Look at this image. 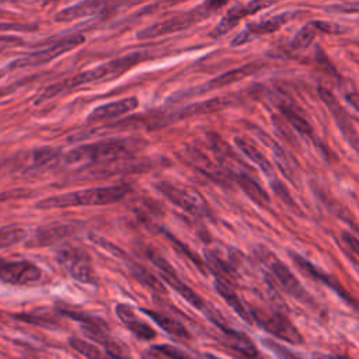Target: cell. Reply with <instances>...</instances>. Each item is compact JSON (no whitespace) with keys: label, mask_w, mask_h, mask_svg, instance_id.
<instances>
[{"label":"cell","mask_w":359,"mask_h":359,"mask_svg":"<svg viewBox=\"0 0 359 359\" xmlns=\"http://www.w3.org/2000/svg\"><path fill=\"white\" fill-rule=\"evenodd\" d=\"M128 185H108L81 191H72L59 195H52L36 202L38 209H62L76 206H101L115 203L130 194Z\"/></svg>","instance_id":"2"},{"label":"cell","mask_w":359,"mask_h":359,"mask_svg":"<svg viewBox=\"0 0 359 359\" xmlns=\"http://www.w3.org/2000/svg\"><path fill=\"white\" fill-rule=\"evenodd\" d=\"M223 334H224L226 345L234 352H237L238 355H243L247 358H254L258 355L255 345L251 342V339L245 334L234 331L231 328H226Z\"/></svg>","instance_id":"24"},{"label":"cell","mask_w":359,"mask_h":359,"mask_svg":"<svg viewBox=\"0 0 359 359\" xmlns=\"http://www.w3.org/2000/svg\"><path fill=\"white\" fill-rule=\"evenodd\" d=\"M0 1H4V0H0Z\"/></svg>","instance_id":"44"},{"label":"cell","mask_w":359,"mask_h":359,"mask_svg":"<svg viewBox=\"0 0 359 359\" xmlns=\"http://www.w3.org/2000/svg\"><path fill=\"white\" fill-rule=\"evenodd\" d=\"M342 32V27L335 22L328 21H309L306 25L302 27V29L294 35V38L290 42V46L293 49H304L316 39L318 34H339Z\"/></svg>","instance_id":"18"},{"label":"cell","mask_w":359,"mask_h":359,"mask_svg":"<svg viewBox=\"0 0 359 359\" xmlns=\"http://www.w3.org/2000/svg\"><path fill=\"white\" fill-rule=\"evenodd\" d=\"M265 345H268L269 346V349H272L276 355H279V356H294V353H292V352H289V351H286V349H283V346H280V345H278V344H275V342H272V341H265Z\"/></svg>","instance_id":"42"},{"label":"cell","mask_w":359,"mask_h":359,"mask_svg":"<svg viewBox=\"0 0 359 359\" xmlns=\"http://www.w3.org/2000/svg\"><path fill=\"white\" fill-rule=\"evenodd\" d=\"M146 254H147L149 259L160 269L163 279H164L175 292H178L189 304H192L195 309L201 310V311H202L212 323H215L222 331H224L226 328H229L227 324H226V321H224V318H223V316H222L215 307H212V306L209 304V302H206L202 296H199L194 289H191L188 285H185V283L177 276V273L174 272L172 266H171L157 251H154V250H151V248H147Z\"/></svg>","instance_id":"4"},{"label":"cell","mask_w":359,"mask_h":359,"mask_svg":"<svg viewBox=\"0 0 359 359\" xmlns=\"http://www.w3.org/2000/svg\"><path fill=\"white\" fill-rule=\"evenodd\" d=\"M271 185H272L273 191L276 192V195H278V196H279L285 203H287V205H290V206H294L293 198L290 196V194L287 192L286 187H285L282 182H279V181H276V180H275V182L272 181V182H271Z\"/></svg>","instance_id":"37"},{"label":"cell","mask_w":359,"mask_h":359,"mask_svg":"<svg viewBox=\"0 0 359 359\" xmlns=\"http://www.w3.org/2000/svg\"><path fill=\"white\" fill-rule=\"evenodd\" d=\"M144 57H146V53H143V52H132V53L123 55L121 57L101 63L93 69H87L70 79L50 84L49 87L43 88L38 94V97L35 98V104H41V102L50 100L65 91H69L72 88H76V87H80L84 84H93V83L115 79V77L123 74L125 72H128L129 69H132L133 66H136L137 63H140Z\"/></svg>","instance_id":"1"},{"label":"cell","mask_w":359,"mask_h":359,"mask_svg":"<svg viewBox=\"0 0 359 359\" xmlns=\"http://www.w3.org/2000/svg\"><path fill=\"white\" fill-rule=\"evenodd\" d=\"M280 0H251L245 4H238V6H233L231 8L227 10V13L222 17V20L219 21V24L212 29L210 36L212 38H219L223 36L224 34H227L231 28H234L240 20H243L244 17L252 15L266 7H271L272 4L278 3Z\"/></svg>","instance_id":"14"},{"label":"cell","mask_w":359,"mask_h":359,"mask_svg":"<svg viewBox=\"0 0 359 359\" xmlns=\"http://www.w3.org/2000/svg\"><path fill=\"white\" fill-rule=\"evenodd\" d=\"M62 313L65 316H67L69 318L80 323L83 332L93 341L101 344L109 356H122L123 355L122 348L109 337L108 324L102 318L91 316V314H86V313L72 311V310H63Z\"/></svg>","instance_id":"9"},{"label":"cell","mask_w":359,"mask_h":359,"mask_svg":"<svg viewBox=\"0 0 359 359\" xmlns=\"http://www.w3.org/2000/svg\"><path fill=\"white\" fill-rule=\"evenodd\" d=\"M205 264L209 268V271L222 282L226 283H234V271L229 266L227 262H224L220 255L212 250L205 251Z\"/></svg>","instance_id":"28"},{"label":"cell","mask_w":359,"mask_h":359,"mask_svg":"<svg viewBox=\"0 0 359 359\" xmlns=\"http://www.w3.org/2000/svg\"><path fill=\"white\" fill-rule=\"evenodd\" d=\"M257 70H259V65L258 63H248V65H244L241 67H237V69H233L230 72H226L217 77H215L209 84L208 87L209 88H220V87H224V86H229V84H233L238 80H243L244 77H248L251 76L252 73H255Z\"/></svg>","instance_id":"29"},{"label":"cell","mask_w":359,"mask_h":359,"mask_svg":"<svg viewBox=\"0 0 359 359\" xmlns=\"http://www.w3.org/2000/svg\"><path fill=\"white\" fill-rule=\"evenodd\" d=\"M149 355L150 356H167V358H185L187 353L177 349V348H172L170 345H154L150 348L149 351Z\"/></svg>","instance_id":"35"},{"label":"cell","mask_w":359,"mask_h":359,"mask_svg":"<svg viewBox=\"0 0 359 359\" xmlns=\"http://www.w3.org/2000/svg\"><path fill=\"white\" fill-rule=\"evenodd\" d=\"M137 143L130 139H107L90 144L76 146L63 156L66 164L104 163L130 154Z\"/></svg>","instance_id":"3"},{"label":"cell","mask_w":359,"mask_h":359,"mask_svg":"<svg viewBox=\"0 0 359 359\" xmlns=\"http://www.w3.org/2000/svg\"><path fill=\"white\" fill-rule=\"evenodd\" d=\"M290 257H292V261L294 262V265L299 268V271H302L304 275L310 276L311 279H316L317 282L323 283L324 286H327L328 289L335 292L349 307H352L353 310H356L359 313V300H356L353 296H351V293L338 282L337 278L318 269L317 266H314L311 262H309L306 258H303L299 254L290 252Z\"/></svg>","instance_id":"12"},{"label":"cell","mask_w":359,"mask_h":359,"mask_svg":"<svg viewBox=\"0 0 359 359\" xmlns=\"http://www.w3.org/2000/svg\"><path fill=\"white\" fill-rule=\"evenodd\" d=\"M69 345L76 351L79 352L80 355L86 356V358H101L104 353L100 348H97L95 345L81 339V338H77V337H72L69 338Z\"/></svg>","instance_id":"33"},{"label":"cell","mask_w":359,"mask_h":359,"mask_svg":"<svg viewBox=\"0 0 359 359\" xmlns=\"http://www.w3.org/2000/svg\"><path fill=\"white\" fill-rule=\"evenodd\" d=\"M36 25L20 24V22H0V31H32Z\"/></svg>","instance_id":"39"},{"label":"cell","mask_w":359,"mask_h":359,"mask_svg":"<svg viewBox=\"0 0 359 359\" xmlns=\"http://www.w3.org/2000/svg\"><path fill=\"white\" fill-rule=\"evenodd\" d=\"M300 11H283V13H279V14H275L269 18H265V20H259V21H254V22H250L245 25V29H243L240 34H237L233 41H231V45L233 46H238V45H243L257 36H261V35H266V34H272L278 29H280L283 25H286L287 22H290L292 20L296 18V15H299Z\"/></svg>","instance_id":"11"},{"label":"cell","mask_w":359,"mask_h":359,"mask_svg":"<svg viewBox=\"0 0 359 359\" xmlns=\"http://www.w3.org/2000/svg\"><path fill=\"white\" fill-rule=\"evenodd\" d=\"M210 14L212 13L206 8L205 3H201L199 6H196L188 11L180 13L177 15H172L167 20L158 21L153 25H149V27L140 29L136 34V36H137V39H153V38H158L163 35L177 32V31H182V29L189 28L191 25L205 20Z\"/></svg>","instance_id":"6"},{"label":"cell","mask_w":359,"mask_h":359,"mask_svg":"<svg viewBox=\"0 0 359 359\" xmlns=\"http://www.w3.org/2000/svg\"><path fill=\"white\" fill-rule=\"evenodd\" d=\"M279 109L282 112V115L287 119V122L299 132L302 133L303 136L306 137H310V139H314V130L310 125V122L306 119V116L292 104H282L279 105Z\"/></svg>","instance_id":"27"},{"label":"cell","mask_w":359,"mask_h":359,"mask_svg":"<svg viewBox=\"0 0 359 359\" xmlns=\"http://www.w3.org/2000/svg\"><path fill=\"white\" fill-rule=\"evenodd\" d=\"M31 192L28 189H11V191H3L0 192V202H8L11 199H20L29 196Z\"/></svg>","instance_id":"38"},{"label":"cell","mask_w":359,"mask_h":359,"mask_svg":"<svg viewBox=\"0 0 359 359\" xmlns=\"http://www.w3.org/2000/svg\"><path fill=\"white\" fill-rule=\"evenodd\" d=\"M111 6V0H84L74 6L66 7L55 14V21L65 22L77 18H83L87 15H94Z\"/></svg>","instance_id":"21"},{"label":"cell","mask_w":359,"mask_h":359,"mask_svg":"<svg viewBox=\"0 0 359 359\" xmlns=\"http://www.w3.org/2000/svg\"><path fill=\"white\" fill-rule=\"evenodd\" d=\"M84 41H86L84 35H80V34H74V35H69V36L60 38L56 42H52L50 45H48V46L42 48V49L25 53L22 56L11 60L6 66V70H3V72L6 73L8 70L35 67V66H41V65L49 63L53 59L59 57L60 55H63L66 52H70L74 48L80 46L81 43H84Z\"/></svg>","instance_id":"5"},{"label":"cell","mask_w":359,"mask_h":359,"mask_svg":"<svg viewBox=\"0 0 359 359\" xmlns=\"http://www.w3.org/2000/svg\"><path fill=\"white\" fill-rule=\"evenodd\" d=\"M115 313H116L118 318L126 325V328L130 332H133L137 338L149 341L156 337V331L147 323H144L142 318H139L130 306H128L125 303H119L115 306Z\"/></svg>","instance_id":"20"},{"label":"cell","mask_w":359,"mask_h":359,"mask_svg":"<svg viewBox=\"0 0 359 359\" xmlns=\"http://www.w3.org/2000/svg\"><path fill=\"white\" fill-rule=\"evenodd\" d=\"M230 104V98L229 97H222V98H215V100H209L206 102H199L195 105H189L187 108H184L178 118H184V116H191V115H196V114H208V112H215L219 109L226 108Z\"/></svg>","instance_id":"31"},{"label":"cell","mask_w":359,"mask_h":359,"mask_svg":"<svg viewBox=\"0 0 359 359\" xmlns=\"http://www.w3.org/2000/svg\"><path fill=\"white\" fill-rule=\"evenodd\" d=\"M42 278V271L31 261L0 259V280L10 285H32Z\"/></svg>","instance_id":"13"},{"label":"cell","mask_w":359,"mask_h":359,"mask_svg":"<svg viewBox=\"0 0 359 359\" xmlns=\"http://www.w3.org/2000/svg\"><path fill=\"white\" fill-rule=\"evenodd\" d=\"M233 180L241 187V189L257 203L264 205L269 202V195L266 191L254 180L251 175H248L245 171L233 172Z\"/></svg>","instance_id":"25"},{"label":"cell","mask_w":359,"mask_h":359,"mask_svg":"<svg viewBox=\"0 0 359 359\" xmlns=\"http://www.w3.org/2000/svg\"><path fill=\"white\" fill-rule=\"evenodd\" d=\"M234 143H236V146H237L250 160H252V163H255L266 175H269V177L273 175V168H272L271 161L261 153V150H259L251 140H248V139H245V137L237 136V137L234 139Z\"/></svg>","instance_id":"26"},{"label":"cell","mask_w":359,"mask_h":359,"mask_svg":"<svg viewBox=\"0 0 359 359\" xmlns=\"http://www.w3.org/2000/svg\"><path fill=\"white\" fill-rule=\"evenodd\" d=\"M142 311L144 314H147L157 325H160L167 334H170L177 341L188 342L191 339V334L188 332V330L180 321H177L175 318H172L167 314L154 311V310H149V309H142Z\"/></svg>","instance_id":"23"},{"label":"cell","mask_w":359,"mask_h":359,"mask_svg":"<svg viewBox=\"0 0 359 359\" xmlns=\"http://www.w3.org/2000/svg\"><path fill=\"white\" fill-rule=\"evenodd\" d=\"M74 231V227L69 223H49L45 226H41L36 229L32 240L28 243V245L32 247H46L52 245L69 234Z\"/></svg>","instance_id":"22"},{"label":"cell","mask_w":359,"mask_h":359,"mask_svg":"<svg viewBox=\"0 0 359 359\" xmlns=\"http://www.w3.org/2000/svg\"><path fill=\"white\" fill-rule=\"evenodd\" d=\"M345 100H346L356 111H359V94H358V93L352 91V93L345 94Z\"/></svg>","instance_id":"43"},{"label":"cell","mask_w":359,"mask_h":359,"mask_svg":"<svg viewBox=\"0 0 359 359\" xmlns=\"http://www.w3.org/2000/svg\"><path fill=\"white\" fill-rule=\"evenodd\" d=\"M185 158L187 161L194 165L196 170H199L203 175L209 177L212 181L219 182L222 185H226L229 180L233 178V174H229L224 168L217 167L215 163H212L201 150L198 149H187L185 150Z\"/></svg>","instance_id":"19"},{"label":"cell","mask_w":359,"mask_h":359,"mask_svg":"<svg viewBox=\"0 0 359 359\" xmlns=\"http://www.w3.org/2000/svg\"><path fill=\"white\" fill-rule=\"evenodd\" d=\"M137 107H139V101L136 97L121 98V100L107 102V104H102V105L94 108L86 121H87V123L107 122V121L123 116L125 114L135 111Z\"/></svg>","instance_id":"17"},{"label":"cell","mask_w":359,"mask_h":359,"mask_svg":"<svg viewBox=\"0 0 359 359\" xmlns=\"http://www.w3.org/2000/svg\"><path fill=\"white\" fill-rule=\"evenodd\" d=\"M268 255L269 257L265 259V262L269 271L272 272V275L278 279L279 285L286 290V293L297 300H302L306 304H311L313 299L309 296V293L304 290V287L297 280V278L292 273V271L280 259H278V257H273L269 252Z\"/></svg>","instance_id":"15"},{"label":"cell","mask_w":359,"mask_h":359,"mask_svg":"<svg viewBox=\"0 0 359 359\" xmlns=\"http://www.w3.org/2000/svg\"><path fill=\"white\" fill-rule=\"evenodd\" d=\"M24 45V41L17 35H0V52L7 50L10 48H17Z\"/></svg>","instance_id":"36"},{"label":"cell","mask_w":359,"mask_h":359,"mask_svg":"<svg viewBox=\"0 0 359 359\" xmlns=\"http://www.w3.org/2000/svg\"><path fill=\"white\" fill-rule=\"evenodd\" d=\"M156 188L174 205L181 208L182 210L199 216V217H206L210 215L209 205L206 199L202 196L201 192L191 187H184V185H177L168 181H161L156 185Z\"/></svg>","instance_id":"8"},{"label":"cell","mask_w":359,"mask_h":359,"mask_svg":"<svg viewBox=\"0 0 359 359\" xmlns=\"http://www.w3.org/2000/svg\"><path fill=\"white\" fill-rule=\"evenodd\" d=\"M27 231L22 227H11L6 226L0 229V250L11 247L17 243H20L25 237Z\"/></svg>","instance_id":"32"},{"label":"cell","mask_w":359,"mask_h":359,"mask_svg":"<svg viewBox=\"0 0 359 359\" xmlns=\"http://www.w3.org/2000/svg\"><path fill=\"white\" fill-rule=\"evenodd\" d=\"M342 240L359 257V240L356 238V236H353V234H351L348 231H344L342 233Z\"/></svg>","instance_id":"41"},{"label":"cell","mask_w":359,"mask_h":359,"mask_svg":"<svg viewBox=\"0 0 359 359\" xmlns=\"http://www.w3.org/2000/svg\"><path fill=\"white\" fill-rule=\"evenodd\" d=\"M273 154H275V157H276V163H278L279 168L282 170V172H283L285 175H287L289 178H293V171H294V168H292L290 160L287 158L286 151H285L279 144H275V146H273Z\"/></svg>","instance_id":"34"},{"label":"cell","mask_w":359,"mask_h":359,"mask_svg":"<svg viewBox=\"0 0 359 359\" xmlns=\"http://www.w3.org/2000/svg\"><path fill=\"white\" fill-rule=\"evenodd\" d=\"M57 262L65 268V271L77 282L84 285H97V273L93 265L91 255L83 247H66L57 251Z\"/></svg>","instance_id":"7"},{"label":"cell","mask_w":359,"mask_h":359,"mask_svg":"<svg viewBox=\"0 0 359 359\" xmlns=\"http://www.w3.org/2000/svg\"><path fill=\"white\" fill-rule=\"evenodd\" d=\"M215 287H216L217 293L227 302V304H229L241 318H244L245 321H252L250 309H247V307L244 306V303L241 302V299L238 297V294L231 289V286H230L229 283L216 279Z\"/></svg>","instance_id":"30"},{"label":"cell","mask_w":359,"mask_h":359,"mask_svg":"<svg viewBox=\"0 0 359 359\" xmlns=\"http://www.w3.org/2000/svg\"><path fill=\"white\" fill-rule=\"evenodd\" d=\"M318 95L321 97L323 102L327 105V108L330 109V112L332 114L335 122L338 123L339 129L342 130L344 136L348 139V142L351 144H353L355 147L359 144V137H358V133H356V129L351 121V116L349 114L345 111V108L338 102V100L335 98V95L328 91L327 88L324 87H320L318 88Z\"/></svg>","instance_id":"16"},{"label":"cell","mask_w":359,"mask_h":359,"mask_svg":"<svg viewBox=\"0 0 359 359\" xmlns=\"http://www.w3.org/2000/svg\"><path fill=\"white\" fill-rule=\"evenodd\" d=\"M250 313H251L252 321L259 324V327H262L269 334H272L286 342H290V344H302L303 342L302 334L290 323V320L287 317H285L283 314H279L276 311L269 313V311L254 309V307L250 309Z\"/></svg>","instance_id":"10"},{"label":"cell","mask_w":359,"mask_h":359,"mask_svg":"<svg viewBox=\"0 0 359 359\" xmlns=\"http://www.w3.org/2000/svg\"><path fill=\"white\" fill-rule=\"evenodd\" d=\"M56 154H57V150H55L52 147H43L35 153V161L38 164H43V163L49 161L50 158H53Z\"/></svg>","instance_id":"40"}]
</instances>
